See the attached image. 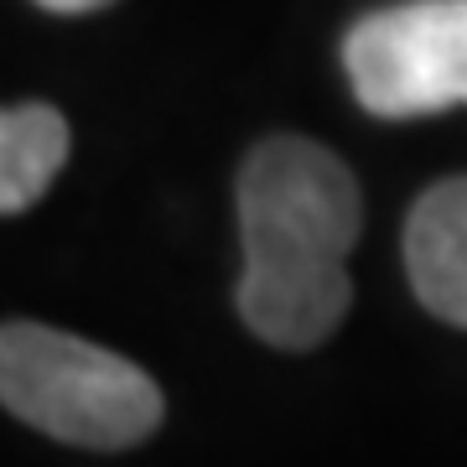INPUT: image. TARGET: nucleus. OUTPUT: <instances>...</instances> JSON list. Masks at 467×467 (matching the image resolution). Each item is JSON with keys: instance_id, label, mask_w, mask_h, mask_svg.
I'll use <instances>...</instances> for the list:
<instances>
[{"instance_id": "1", "label": "nucleus", "mask_w": 467, "mask_h": 467, "mask_svg": "<svg viewBox=\"0 0 467 467\" xmlns=\"http://www.w3.org/2000/svg\"><path fill=\"white\" fill-rule=\"evenodd\" d=\"M364 229L353 171L306 135H270L239 167V317L275 348H317L348 317V260Z\"/></svg>"}, {"instance_id": "2", "label": "nucleus", "mask_w": 467, "mask_h": 467, "mask_svg": "<svg viewBox=\"0 0 467 467\" xmlns=\"http://www.w3.org/2000/svg\"><path fill=\"white\" fill-rule=\"evenodd\" d=\"M0 405L67 447L119 451L161 426V389L130 358L42 322L0 327Z\"/></svg>"}, {"instance_id": "3", "label": "nucleus", "mask_w": 467, "mask_h": 467, "mask_svg": "<svg viewBox=\"0 0 467 467\" xmlns=\"http://www.w3.org/2000/svg\"><path fill=\"white\" fill-rule=\"evenodd\" d=\"M343 67L368 115L410 119L467 104V0H405L348 32Z\"/></svg>"}, {"instance_id": "4", "label": "nucleus", "mask_w": 467, "mask_h": 467, "mask_svg": "<svg viewBox=\"0 0 467 467\" xmlns=\"http://www.w3.org/2000/svg\"><path fill=\"white\" fill-rule=\"evenodd\" d=\"M405 270L426 312L467 327V177L426 187L405 218Z\"/></svg>"}, {"instance_id": "5", "label": "nucleus", "mask_w": 467, "mask_h": 467, "mask_svg": "<svg viewBox=\"0 0 467 467\" xmlns=\"http://www.w3.org/2000/svg\"><path fill=\"white\" fill-rule=\"evenodd\" d=\"M67 161V119L52 104L0 109V213L32 208Z\"/></svg>"}, {"instance_id": "6", "label": "nucleus", "mask_w": 467, "mask_h": 467, "mask_svg": "<svg viewBox=\"0 0 467 467\" xmlns=\"http://www.w3.org/2000/svg\"><path fill=\"white\" fill-rule=\"evenodd\" d=\"M42 11H57V16H78V11H99L109 0H36Z\"/></svg>"}]
</instances>
